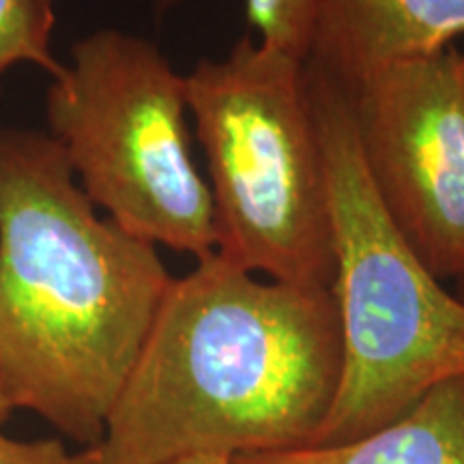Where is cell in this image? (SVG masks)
Masks as SVG:
<instances>
[{
  "mask_svg": "<svg viewBox=\"0 0 464 464\" xmlns=\"http://www.w3.org/2000/svg\"><path fill=\"white\" fill-rule=\"evenodd\" d=\"M340 362L332 290L260 280L218 254L196 260L161 299L95 445L100 464L305 448Z\"/></svg>",
  "mask_w": 464,
  "mask_h": 464,
  "instance_id": "6da1fadb",
  "label": "cell"
},
{
  "mask_svg": "<svg viewBox=\"0 0 464 464\" xmlns=\"http://www.w3.org/2000/svg\"><path fill=\"white\" fill-rule=\"evenodd\" d=\"M172 276L102 219L61 142L0 130V392L100 445Z\"/></svg>",
  "mask_w": 464,
  "mask_h": 464,
  "instance_id": "7a4b0ae2",
  "label": "cell"
},
{
  "mask_svg": "<svg viewBox=\"0 0 464 464\" xmlns=\"http://www.w3.org/2000/svg\"><path fill=\"white\" fill-rule=\"evenodd\" d=\"M307 65L334 219L340 379L310 445L379 430L440 382L464 379V299L421 263L381 205L359 155L351 100Z\"/></svg>",
  "mask_w": 464,
  "mask_h": 464,
  "instance_id": "3957f363",
  "label": "cell"
},
{
  "mask_svg": "<svg viewBox=\"0 0 464 464\" xmlns=\"http://www.w3.org/2000/svg\"><path fill=\"white\" fill-rule=\"evenodd\" d=\"M185 80L218 256L274 282L332 288V200L305 61L246 33Z\"/></svg>",
  "mask_w": 464,
  "mask_h": 464,
  "instance_id": "277c9868",
  "label": "cell"
},
{
  "mask_svg": "<svg viewBox=\"0 0 464 464\" xmlns=\"http://www.w3.org/2000/svg\"><path fill=\"white\" fill-rule=\"evenodd\" d=\"M48 91V123L80 188L127 235L196 260L216 254L213 198L191 155L188 80L149 39H80Z\"/></svg>",
  "mask_w": 464,
  "mask_h": 464,
  "instance_id": "5b68a950",
  "label": "cell"
},
{
  "mask_svg": "<svg viewBox=\"0 0 464 464\" xmlns=\"http://www.w3.org/2000/svg\"><path fill=\"white\" fill-rule=\"evenodd\" d=\"M359 155L381 205L439 280L464 277V58L454 45L348 89Z\"/></svg>",
  "mask_w": 464,
  "mask_h": 464,
  "instance_id": "8992f818",
  "label": "cell"
},
{
  "mask_svg": "<svg viewBox=\"0 0 464 464\" xmlns=\"http://www.w3.org/2000/svg\"><path fill=\"white\" fill-rule=\"evenodd\" d=\"M464 37V0H323L307 63L353 89L376 69Z\"/></svg>",
  "mask_w": 464,
  "mask_h": 464,
  "instance_id": "52a82bcc",
  "label": "cell"
},
{
  "mask_svg": "<svg viewBox=\"0 0 464 464\" xmlns=\"http://www.w3.org/2000/svg\"><path fill=\"white\" fill-rule=\"evenodd\" d=\"M235 464H464V379L440 382L398 420L359 439L243 456Z\"/></svg>",
  "mask_w": 464,
  "mask_h": 464,
  "instance_id": "ba28073f",
  "label": "cell"
},
{
  "mask_svg": "<svg viewBox=\"0 0 464 464\" xmlns=\"http://www.w3.org/2000/svg\"><path fill=\"white\" fill-rule=\"evenodd\" d=\"M54 24V0H0V78L20 63L44 67L52 78L61 75L65 65L50 50Z\"/></svg>",
  "mask_w": 464,
  "mask_h": 464,
  "instance_id": "9c48e42d",
  "label": "cell"
},
{
  "mask_svg": "<svg viewBox=\"0 0 464 464\" xmlns=\"http://www.w3.org/2000/svg\"><path fill=\"white\" fill-rule=\"evenodd\" d=\"M323 0H246L247 24L258 42L307 61Z\"/></svg>",
  "mask_w": 464,
  "mask_h": 464,
  "instance_id": "30bf717a",
  "label": "cell"
},
{
  "mask_svg": "<svg viewBox=\"0 0 464 464\" xmlns=\"http://www.w3.org/2000/svg\"><path fill=\"white\" fill-rule=\"evenodd\" d=\"M0 464H100L97 448L67 450L56 439L20 440L0 430Z\"/></svg>",
  "mask_w": 464,
  "mask_h": 464,
  "instance_id": "8fae6325",
  "label": "cell"
},
{
  "mask_svg": "<svg viewBox=\"0 0 464 464\" xmlns=\"http://www.w3.org/2000/svg\"><path fill=\"white\" fill-rule=\"evenodd\" d=\"M164 464H235V460L228 456H216V454H198V456H188L179 458V460L164 462Z\"/></svg>",
  "mask_w": 464,
  "mask_h": 464,
  "instance_id": "7c38bea8",
  "label": "cell"
},
{
  "mask_svg": "<svg viewBox=\"0 0 464 464\" xmlns=\"http://www.w3.org/2000/svg\"><path fill=\"white\" fill-rule=\"evenodd\" d=\"M11 411H14V409H11L9 402L3 396V392H0V426H3V423L7 421V417H9Z\"/></svg>",
  "mask_w": 464,
  "mask_h": 464,
  "instance_id": "4fadbf2b",
  "label": "cell"
},
{
  "mask_svg": "<svg viewBox=\"0 0 464 464\" xmlns=\"http://www.w3.org/2000/svg\"><path fill=\"white\" fill-rule=\"evenodd\" d=\"M183 0H160V11H166V9H172V7H177V5H181Z\"/></svg>",
  "mask_w": 464,
  "mask_h": 464,
  "instance_id": "5bb4252c",
  "label": "cell"
},
{
  "mask_svg": "<svg viewBox=\"0 0 464 464\" xmlns=\"http://www.w3.org/2000/svg\"><path fill=\"white\" fill-rule=\"evenodd\" d=\"M458 282H460V288H462V297L460 299H464V277H460V280H458Z\"/></svg>",
  "mask_w": 464,
  "mask_h": 464,
  "instance_id": "9a60e30c",
  "label": "cell"
},
{
  "mask_svg": "<svg viewBox=\"0 0 464 464\" xmlns=\"http://www.w3.org/2000/svg\"><path fill=\"white\" fill-rule=\"evenodd\" d=\"M462 58H464V52H462Z\"/></svg>",
  "mask_w": 464,
  "mask_h": 464,
  "instance_id": "2e32d148",
  "label": "cell"
}]
</instances>
